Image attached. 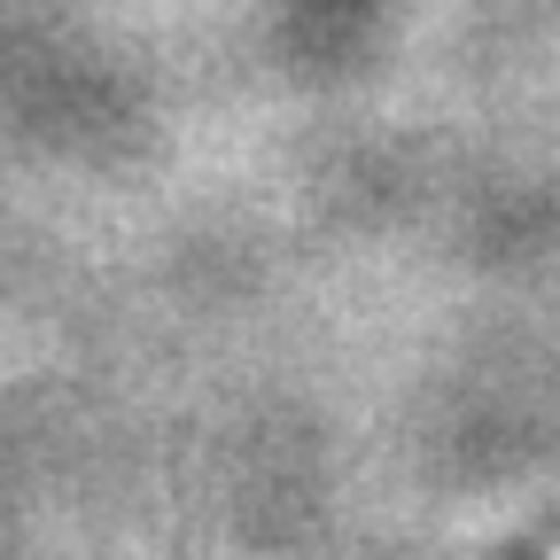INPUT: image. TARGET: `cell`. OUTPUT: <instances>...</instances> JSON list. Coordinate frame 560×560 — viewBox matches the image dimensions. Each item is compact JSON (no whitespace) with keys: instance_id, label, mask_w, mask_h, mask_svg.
Instances as JSON below:
<instances>
[{"instance_id":"obj_1","label":"cell","mask_w":560,"mask_h":560,"mask_svg":"<svg viewBox=\"0 0 560 560\" xmlns=\"http://www.w3.org/2000/svg\"><path fill=\"white\" fill-rule=\"evenodd\" d=\"M552 560H560V552H552Z\"/></svg>"}]
</instances>
